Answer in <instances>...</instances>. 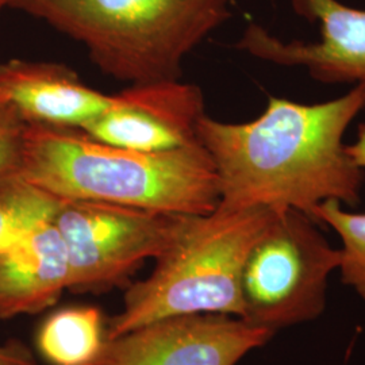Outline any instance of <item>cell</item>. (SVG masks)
Instances as JSON below:
<instances>
[{
  "label": "cell",
  "instance_id": "9",
  "mask_svg": "<svg viewBox=\"0 0 365 365\" xmlns=\"http://www.w3.org/2000/svg\"><path fill=\"white\" fill-rule=\"evenodd\" d=\"M203 92L180 78L131 84L113 93L103 114L80 130L106 144L141 152H167L199 143Z\"/></svg>",
  "mask_w": 365,
  "mask_h": 365
},
{
  "label": "cell",
  "instance_id": "12",
  "mask_svg": "<svg viewBox=\"0 0 365 365\" xmlns=\"http://www.w3.org/2000/svg\"><path fill=\"white\" fill-rule=\"evenodd\" d=\"M105 344L103 315L91 306L51 314L37 333L39 353L52 365H91Z\"/></svg>",
  "mask_w": 365,
  "mask_h": 365
},
{
  "label": "cell",
  "instance_id": "17",
  "mask_svg": "<svg viewBox=\"0 0 365 365\" xmlns=\"http://www.w3.org/2000/svg\"><path fill=\"white\" fill-rule=\"evenodd\" d=\"M346 153L352 158L353 163L365 170V123H360L357 129L356 141L351 145H345Z\"/></svg>",
  "mask_w": 365,
  "mask_h": 365
},
{
  "label": "cell",
  "instance_id": "6",
  "mask_svg": "<svg viewBox=\"0 0 365 365\" xmlns=\"http://www.w3.org/2000/svg\"><path fill=\"white\" fill-rule=\"evenodd\" d=\"M188 215L63 199L53 218L66 244L69 289L103 291L172 247Z\"/></svg>",
  "mask_w": 365,
  "mask_h": 365
},
{
  "label": "cell",
  "instance_id": "15",
  "mask_svg": "<svg viewBox=\"0 0 365 365\" xmlns=\"http://www.w3.org/2000/svg\"><path fill=\"white\" fill-rule=\"evenodd\" d=\"M26 128L18 110L0 93V176L18 170Z\"/></svg>",
  "mask_w": 365,
  "mask_h": 365
},
{
  "label": "cell",
  "instance_id": "13",
  "mask_svg": "<svg viewBox=\"0 0 365 365\" xmlns=\"http://www.w3.org/2000/svg\"><path fill=\"white\" fill-rule=\"evenodd\" d=\"M63 199L26 182L16 172L0 176V250L52 222Z\"/></svg>",
  "mask_w": 365,
  "mask_h": 365
},
{
  "label": "cell",
  "instance_id": "4",
  "mask_svg": "<svg viewBox=\"0 0 365 365\" xmlns=\"http://www.w3.org/2000/svg\"><path fill=\"white\" fill-rule=\"evenodd\" d=\"M276 212L265 207H217L206 215H188L172 247L157 259L153 272L129 288L120 313L106 329V339L170 317L242 318L244 265Z\"/></svg>",
  "mask_w": 365,
  "mask_h": 365
},
{
  "label": "cell",
  "instance_id": "14",
  "mask_svg": "<svg viewBox=\"0 0 365 365\" xmlns=\"http://www.w3.org/2000/svg\"><path fill=\"white\" fill-rule=\"evenodd\" d=\"M312 217L339 235L341 280L365 302V212H353L337 200H327L314 210Z\"/></svg>",
  "mask_w": 365,
  "mask_h": 365
},
{
  "label": "cell",
  "instance_id": "2",
  "mask_svg": "<svg viewBox=\"0 0 365 365\" xmlns=\"http://www.w3.org/2000/svg\"><path fill=\"white\" fill-rule=\"evenodd\" d=\"M16 173L60 199L180 215H206L220 205L215 167L200 141L141 152L98 141L76 128L27 125Z\"/></svg>",
  "mask_w": 365,
  "mask_h": 365
},
{
  "label": "cell",
  "instance_id": "10",
  "mask_svg": "<svg viewBox=\"0 0 365 365\" xmlns=\"http://www.w3.org/2000/svg\"><path fill=\"white\" fill-rule=\"evenodd\" d=\"M0 93L27 125L83 129L113 103V93L88 87L58 63L11 60L0 64Z\"/></svg>",
  "mask_w": 365,
  "mask_h": 365
},
{
  "label": "cell",
  "instance_id": "11",
  "mask_svg": "<svg viewBox=\"0 0 365 365\" xmlns=\"http://www.w3.org/2000/svg\"><path fill=\"white\" fill-rule=\"evenodd\" d=\"M63 237L48 222L0 250V319L37 314L69 289Z\"/></svg>",
  "mask_w": 365,
  "mask_h": 365
},
{
  "label": "cell",
  "instance_id": "7",
  "mask_svg": "<svg viewBox=\"0 0 365 365\" xmlns=\"http://www.w3.org/2000/svg\"><path fill=\"white\" fill-rule=\"evenodd\" d=\"M272 336L233 315L170 317L106 339L91 365H235Z\"/></svg>",
  "mask_w": 365,
  "mask_h": 365
},
{
  "label": "cell",
  "instance_id": "3",
  "mask_svg": "<svg viewBox=\"0 0 365 365\" xmlns=\"http://www.w3.org/2000/svg\"><path fill=\"white\" fill-rule=\"evenodd\" d=\"M232 0H6L81 42L92 63L131 84L182 76L187 54L230 16Z\"/></svg>",
  "mask_w": 365,
  "mask_h": 365
},
{
  "label": "cell",
  "instance_id": "16",
  "mask_svg": "<svg viewBox=\"0 0 365 365\" xmlns=\"http://www.w3.org/2000/svg\"><path fill=\"white\" fill-rule=\"evenodd\" d=\"M0 365H37L26 346L19 342L0 345Z\"/></svg>",
  "mask_w": 365,
  "mask_h": 365
},
{
  "label": "cell",
  "instance_id": "8",
  "mask_svg": "<svg viewBox=\"0 0 365 365\" xmlns=\"http://www.w3.org/2000/svg\"><path fill=\"white\" fill-rule=\"evenodd\" d=\"M289 1L298 16L318 25V41L287 42L250 24L237 48L277 66H302L319 83H352L365 88V9L339 0Z\"/></svg>",
  "mask_w": 365,
  "mask_h": 365
},
{
  "label": "cell",
  "instance_id": "18",
  "mask_svg": "<svg viewBox=\"0 0 365 365\" xmlns=\"http://www.w3.org/2000/svg\"><path fill=\"white\" fill-rule=\"evenodd\" d=\"M3 6H6V0H0V9H1Z\"/></svg>",
  "mask_w": 365,
  "mask_h": 365
},
{
  "label": "cell",
  "instance_id": "5",
  "mask_svg": "<svg viewBox=\"0 0 365 365\" xmlns=\"http://www.w3.org/2000/svg\"><path fill=\"white\" fill-rule=\"evenodd\" d=\"M310 215L288 209L250 250L241 279L242 319L274 334L319 318L341 253Z\"/></svg>",
  "mask_w": 365,
  "mask_h": 365
},
{
  "label": "cell",
  "instance_id": "1",
  "mask_svg": "<svg viewBox=\"0 0 365 365\" xmlns=\"http://www.w3.org/2000/svg\"><path fill=\"white\" fill-rule=\"evenodd\" d=\"M364 107L365 88L354 86L314 105L269 96L260 117L245 123L205 114L197 138L215 167L218 207L294 209L312 217L327 200L357 206L364 170L346 153L344 134Z\"/></svg>",
  "mask_w": 365,
  "mask_h": 365
}]
</instances>
